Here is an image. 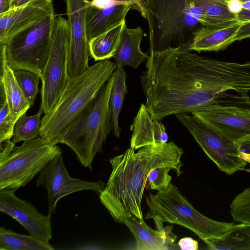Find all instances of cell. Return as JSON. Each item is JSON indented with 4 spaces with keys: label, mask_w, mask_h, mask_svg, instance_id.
<instances>
[{
    "label": "cell",
    "mask_w": 250,
    "mask_h": 250,
    "mask_svg": "<svg viewBox=\"0 0 250 250\" xmlns=\"http://www.w3.org/2000/svg\"><path fill=\"white\" fill-rule=\"evenodd\" d=\"M141 76L146 106L153 119L191 112L229 90L250 91V63L200 56L182 46L151 51Z\"/></svg>",
    "instance_id": "6da1fadb"
},
{
    "label": "cell",
    "mask_w": 250,
    "mask_h": 250,
    "mask_svg": "<svg viewBox=\"0 0 250 250\" xmlns=\"http://www.w3.org/2000/svg\"><path fill=\"white\" fill-rule=\"evenodd\" d=\"M130 147L110 160L112 171L100 199L115 221L132 214L143 219L141 201L149 173L160 167H169L178 176L182 173L181 160L184 151L173 141Z\"/></svg>",
    "instance_id": "7a4b0ae2"
},
{
    "label": "cell",
    "mask_w": 250,
    "mask_h": 250,
    "mask_svg": "<svg viewBox=\"0 0 250 250\" xmlns=\"http://www.w3.org/2000/svg\"><path fill=\"white\" fill-rule=\"evenodd\" d=\"M117 67L108 60L98 61L81 75L69 78L55 106L42 119L40 137L53 145L61 143Z\"/></svg>",
    "instance_id": "3957f363"
},
{
    "label": "cell",
    "mask_w": 250,
    "mask_h": 250,
    "mask_svg": "<svg viewBox=\"0 0 250 250\" xmlns=\"http://www.w3.org/2000/svg\"><path fill=\"white\" fill-rule=\"evenodd\" d=\"M148 13L150 50L172 47L188 49L203 14L193 0H144Z\"/></svg>",
    "instance_id": "277c9868"
},
{
    "label": "cell",
    "mask_w": 250,
    "mask_h": 250,
    "mask_svg": "<svg viewBox=\"0 0 250 250\" xmlns=\"http://www.w3.org/2000/svg\"><path fill=\"white\" fill-rule=\"evenodd\" d=\"M146 203L148 211L145 218L153 219L157 230L164 229L165 222L176 224L194 232L205 243L221 237L234 225L216 221L202 214L171 183L165 190L149 194Z\"/></svg>",
    "instance_id": "5b68a950"
},
{
    "label": "cell",
    "mask_w": 250,
    "mask_h": 250,
    "mask_svg": "<svg viewBox=\"0 0 250 250\" xmlns=\"http://www.w3.org/2000/svg\"><path fill=\"white\" fill-rule=\"evenodd\" d=\"M114 78L113 72L61 142L73 150L82 166L91 171L95 156L102 152L103 145L113 130L109 103Z\"/></svg>",
    "instance_id": "8992f818"
},
{
    "label": "cell",
    "mask_w": 250,
    "mask_h": 250,
    "mask_svg": "<svg viewBox=\"0 0 250 250\" xmlns=\"http://www.w3.org/2000/svg\"><path fill=\"white\" fill-rule=\"evenodd\" d=\"M60 147L40 137L17 146L11 140L0 143V190L25 186L56 157Z\"/></svg>",
    "instance_id": "52a82bcc"
},
{
    "label": "cell",
    "mask_w": 250,
    "mask_h": 250,
    "mask_svg": "<svg viewBox=\"0 0 250 250\" xmlns=\"http://www.w3.org/2000/svg\"><path fill=\"white\" fill-rule=\"evenodd\" d=\"M55 17V13L47 15L0 44L14 70H28L42 78L51 48Z\"/></svg>",
    "instance_id": "ba28073f"
},
{
    "label": "cell",
    "mask_w": 250,
    "mask_h": 250,
    "mask_svg": "<svg viewBox=\"0 0 250 250\" xmlns=\"http://www.w3.org/2000/svg\"><path fill=\"white\" fill-rule=\"evenodd\" d=\"M191 113L239 146L250 136V98L248 95L226 92Z\"/></svg>",
    "instance_id": "9c48e42d"
},
{
    "label": "cell",
    "mask_w": 250,
    "mask_h": 250,
    "mask_svg": "<svg viewBox=\"0 0 250 250\" xmlns=\"http://www.w3.org/2000/svg\"><path fill=\"white\" fill-rule=\"evenodd\" d=\"M69 29L67 20L55 17L50 54L41 78V104L44 114L55 106L68 79Z\"/></svg>",
    "instance_id": "30bf717a"
},
{
    "label": "cell",
    "mask_w": 250,
    "mask_h": 250,
    "mask_svg": "<svg viewBox=\"0 0 250 250\" xmlns=\"http://www.w3.org/2000/svg\"><path fill=\"white\" fill-rule=\"evenodd\" d=\"M175 116L221 171L231 175L245 168L248 163L241 156L237 144L193 115L180 113Z\"/></svg>",
    "instance_id": "8fae6325"
},
{
    "label": "cell",
    "mask_w": 250,
    "mask_h": 250,
    "mask_svg": "<svg viewBox=\"0 0 250 250\" xmlns=\"http://www.w3.org/2000/svg\"><path fill=\"white\" fill-rule=\"evenodd\" d=\"M39 173L36 186L42 185L47 189L50 216L55 213L57 204L62 197L84 190H93L100 194L105 187L101 181L89 182L71 177L62 155L48 163Z\"/></svg>",
    "instance_id": "7c38bea8"
},
{
    "label": "cell",
    "mask_w": 250,
    "mask_h": 250,
    "mask_svg": "<svg viewBox=\"0 0 250 250\" xmlns=\"http://www.w3.org/2000/svg\"><path fill=\"white\" fill-rule=\"evenodd\" d=\"M69 29L68 75L78 76L89 67L86 15L90 0H64Z\"/></svg>",
    "instance_id": "4fadbf2b"
},
{
    "label": "cell",
    "mask_w": 250,
    "mask_h": 250,
    "mask_svg": "<svg viewBox=\"0 0 250 250\" xmlns=\"http://www.w3.org/2000/svg\"><path fill=\"white\" fill-rule=\"evenodd\" d=\"M131 9L148 19L144 0H90L86 21L88 41L115 27L125 20Z\"/></svg>",
    "instance_id": "5bb4252c"
},
{
    "label": "cell",
    "mask_w": 250,
    "mask_h": 250,
    "mask_svg": "<svg viewBox=\"0 0 250 250\" xmlns=\"http://www.w3.org/2000/svg\"><path fill=\"white\" fill-rule=\"evenodd\" d=\"M16 191L0 190V211L17 220L29 234L49 242L52 237L51 216L40 213L28 201L19 198Z\"/></svg>",
    "instance_id": "9a60e30c"
},
{
    "label": "cell",
    "mask_w": 250,
    "mask_h": 250,
    "mask_svg": "<svg viewBox=\"0 0 250 250\" xmlns=\"http://www.w3.org/2000/svg\"><path fill=\"white\" fill-rule=\"evenodd\" d=\"M53 13L52 0H31L0 14V44Z\"/></svg>",
    "instance_id": "2e32d148"
},
{
    "label": "cell",
    "mask_w": 250,
    "mask_h": 250,
    "mask_svg": "<svg viewBox=\"0 0 250 250\" xmlns=\"http://www.w3.org/2000/svg\"><path fill=\"white\" fill-rule=\"evenodd\" d=\"M130 229L136 240L138 250H166L178 249L175 244L176 235L172 231V226H167L161 230L153 229L132 214L123 218L120 222Z\"/></svg>",
    "instance_id": "e0dca14e"
},
{
    "label": "cell",
    "mask_w": 250,
    "mask_h": 250,
    "mask_svg": "<svg viewBox=\"0 0 250 250\" xmlns=\"http://www.w3.org/2000/svg\"><path fill=\"white\" fill-rule=\"evenodd\" d=\"M130 129L132 131L130 147L135 150L145 146L166 143L168 141L163 124L151 118L143 104H141Z\"/></svg>",
    "instance_id": "ac0fdd59"
},
{
    "label": "cell",
    "mask_w": 250,
    "mask_h": 250,
    "mask_svg": "<svg viewBox=\"0 0 250 250\" xmlns=\"http://www.w3.org/2000/svg\"><path fill=\"white\" fill-rule=\"evenodd\" d=\"M0 49V91L4 94L11 119L15 123L26 114L31 105L25 98L14 74V70L8 65L3 47Z\"/></svg>",
    "instance_id": "d6986e66"
},
{
    "label": "cell",
    "mask_w": 250,
    "mask_h": 250,
    "mask_svg": "<svg viewBox=\"0 0 250 250\" xmlns=\"http://www.w3.org/2000/svg\"><path fill=\"white\" fill-rule=\"evenodd\" d=\"M242 23L238 21L221 27L202 26L193 32L188 49L198 52L224 50L233 42V38Z\"/></svg>",
    "instance_id": "ffe728a7"
},
{
    "label": "cell",
    "mask_w": 250,
    "mask_h": 250,
    "mask_svg": "<svg viewBox=\"0 0 250 250\" xmlns=\"http://www.w3.org/2000/svg\"><path fill=\"white\" fill-rule=\"evenodd\" d=\"M144 35L140 26L128 28L126 25L125 26L113 57L117 66L121 64L123 66L127 65L137 68L142 62L148 59L149 56L143 52L140 47Z\"/></svg>",
    "instance_id": "44dd1931"
},
{
    "label": "cell",
    "mask_w": 250,
    "mask_h": 250,
    "mask_svg": "<svg viewBox=\"0 0 250 250\" xmlns=\"http://www.w3.org/2000/svg\"><path fill=\"white\" fill-rule=\"evenodd\" d=\"M203 14V26L221 27L238 21L236 14L231 12L227 0H193Z\"/></svg>",
    "instance_id": "7402d4cb"
},
{
    "label": "cell",
    "mask_w": 250,
    "mask_h": 250,
    "mask_svg": "<svg viewBox=\"0 0 250 250\" xmlns=\"http://www.w3.org/2000/svg\"><path fill=\"white\" fill-rule=\"evenodd\" d=\"M125 25V21L89 41L90 55L95 61L108 60L113 57Z\"/></svg>",
    "instance_id": "603a6c76"
},
{
    "label": "cell",
    "mask_w": 250,
    "mask_h": 250,
    "mask_svg": "<svg viewBox=\"0 0 250 250\" xmlns=\"http://www.w3.org/2000/svg\"><path fill=\"white\" fill-rule=\"evenodd\" d=\"M206 244L211 250H250V225L234 224L222 236Z\"/></svg>",
    "instance_id": "cb8c5ba5"
},
{
    "label": "cell",
    "mask_w": 250,
    "mask_h": 250,
    "mask_svg": "<svg viewBox=\"0 0 250 250\" xmlns=\"http://www.w3.org/2000/svg\"><path fill=\"white\" fill-rule=\"evenodd\" d=\"M117 66L114 71V82L110 97L109 110L113 125V134L119 138L121 128L119 126V117L125 97L127 93V87L126 85L127 74L123 66L119 64Z\"/></svg>",
    "instance_id": "d4e9b609"
},
{
    "label": "cell",
    "mask_w": 250,
    "mask_h": 250,
    "mask_svg": "<svg viewBox=\"0 0 250 250\" xmlns=\"http://www.w3.org/2000/svg\"><path fill=\"white\" fill-rule=\"evenodd\" d=\"M0 250H53L49 242L29 234L17 233L3 227L0 228Z\"/></svg>",
    "instance_id": "484cf974"
},
{
    "label": "cell",
    "mask_w": 250,
    "mask_h": 250,
    "mask_svg": "<svg viewBox=\"0 0 250 250\" xmlns=\"http://www.w3.org/2000/svg\"><path fill=\"white\" fill-rule=\"evenodd\" d=\"M42 110L32 116L25 114L21 116L16 121L13 130L12 141L16 143L21 141L30 140L39 136L41 126Z\"/></svg>",
    "instance_id": "4316f807"
},
{
    "label": "cell",
    "mask_w": 250,
    "mask_h": 250,
    "mask_svg": "<svg viewBox=\"0 0 250 250\" xmlns=\"http://www.w3.org/2000/svg\"><path fill=\"white\" fill-rule=\"evenodd\" d=\"M14 74L25 98L32 106L39 93L40 76L24 69L15 70Z\"/></svg>",
    "instance_id": "83f0119b"
},
{
    "label": "cell",
    "mask_w": 250,
    "mask_h": 250,
    "mask_svg": "<svg viewBox=\"0 0 250 250\" xmlns=\"http://www.w3.org/2000/svg\"><path fill=\"white\" fill-rule=\"evenodd\" d=\"M229 207L234 221L250 225V187L237 195Z\"/></svg>",
    "instance_id": "f1b7e54d"
},
{
    "label": "cell",
    "mask_w": 250,
    "mask_h": 250,
    "mask_svg": "<svg viewBox=\"0 0 250 250\" xmlns=\"http://www.w3.org/2000/svg\"><path fill=\"white\" fill-rule=\"evenodd\" d=\"M15 124L10 118L4 94L0 91V143L10 140L13 137Z\"/></svg>",
    "instance_id": "f546056e"
},
{
    "label": "cell",
    "mask_w": 250,
    "mask_h": 250,
    "mask_svg": "<svg viewBox=\"0 0 250 250\" xmlns=\"http://www.w3.org/2000/svg\"><path fill=\"white\" fill-rule=\"evenodd\" d=\"M171 169V167H167L153 169L149 173L146 181L149 189L158 191L166 190L171 183L172 177L168 173Z\"/></svg>",
    "instance_id": "4dcf8cb0"
},
{
    "label": "cell",
    "mask_w": 250,
    "mask_h": 250,
    "mask_svg": "<svg viewBox=\"0 0 250 250\" xmlns=\"http://www.w3.org/2000/svg\"><path fill=\"white\" fill-rule=\"evenodd\" d=\"M250 38V21L243 22L233 38V42Z\"/></svg>",
    "instance_id": "1f68e13d"
},
{
    "label": "cell",
    "mask_w": 250,
    "mask_h": 250,
    "mask_svg": "<svg viewBox=\"0 0 250 250\" xmlns=\"http://www.w3.org/2000/svg\"><path fill=\"white\" fill-rule=\"evenodd\" d=\"M178 245L182 250H197L199 249L198 242L190 237L181 238L178 242Z\"/></svg>",
    "instance_id": "d6a6232c"
},
{
    "label": "cell",
    "mask_w": 250,
    "mask_h": 250,
    "mask_svg": "<svg viewBox=\"0 0 250 250\" xmlns=\"http://www.w3.org/2000/svg\"><path fill=\"white\" fill-rule=\"evenodd\" d=\"M227 3L230 11L237 15L242 10V0H227Z\"/></svg>",
    "instance_id": "836d02e7"
},
{
    "label": "cell",
    "mask_w": 250,
    "mask_h": 250,
    "mask_svg": "<svg viewBox=\"0 0 250 250\" xmlns=\"http://www.w3.org/2000/svg\"><path fill=\"white\" fill-rule=\"evenodd\" d=\"M237 20L238 21L243 22L250 21V11L242 9L236 15Z\"/></svg>",
    "instance_id": "e575fe53"
},
{
    "label": "cell",
    "mask_w": 250,
    "mask_h": 250,
    "mask_svg": "<svg viewBox=\"0 0 250 250\" xmlns=\"http://www.w3.org/2000/svg\"><path fill=\"white\" fill-rule=\"evenodd\" d=\"M240 149L242 152L250 153V136L241 144Z\"/></svg>",
    "instance_id": "d590c367"
},
{
    "label": "cell",
    "mask_w": 250,
    "mask_h": 250,
    "mask_svg": "<svg viewBox=\"0 0 250 250\" xmlns=\"http://www.w3.org/2000/svg\"><path fill=\"white\" fill-rule=\"evenodd\" d=\"M11 0H0V14L8 11L10 8Z\"/></svg>",
    "instance_id": "8d00e7d4"
},
{
    "label": "cell",
    "mask_w": 250,
    "mask_h": 250,
    "mask_svg": "<svg viewBox=\"0 0 250 250\" xmlns=\"http://www.w3.org/2000/svg\"><path fill=\"white\" fill-rule=\"evenodd\" d=\"M31 0H11L10 8H14L17 7H19L23 5Z\"/></svg>",
    "instance_id": "74e56055"
},
{
    "label": "cell",
    "mask_w": 250,
    "mask_h": 250,
    "mask_svg": "<svg viewBox=\"0 0 250 250\" xmlns=\"http://www.w3.org/2000/svg\"><path fill=\"white\" fill-rule=\"evenodd\" d=\"M241 6L242 9L250 11V1H243Z\"/></svg>",
    "instance_id": "f35d334b"
},
{
    "label": "cell",
    "mask_w": 250,
    "mask_h": 250,
    "mask_svg": "<svg viewBox=\"0 0 250 250\" xmlns=\"http://www.w3.org/2000/svg\"><path fill=\"white\" fill-rule=\"evenodd\" d=\"M243 170L247 171V172H250V169H246L245 168L243 169Z\"/></svg>",
    "instance_id": "ab89813d"
},
{
    "label": "cell",
    "mask_w": 250,
    "mask_h": 250,
    "mask_svg": "<svg viewBox=\"0 0 250 250\" xmlns=\"http://www.w3.org/2000/svg\"><path fill=\"white\" fill-rule=\"evenodd\" d=\"M243 1H246V0H249L250 1V0H242Z\"/></svg>",
    "instance_id": "60d3db41"
}]
</instances>
